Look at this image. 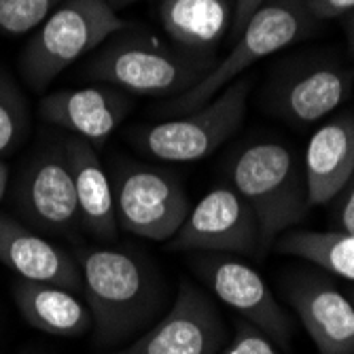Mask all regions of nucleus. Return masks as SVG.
Listing matches in <instances>:
<instances>
[{
    "label": "nucleus",
    "instance_id": "f257e3e1",
    "mask_svg": "<svg viewBox=\"0 0 354 354\" xmlns=\"http://www.w3.org/2000/svg\"><path fill=\"white\" fill-rule=\"evenodd\" d=\"M75 259L95 342L113 346L142 331L162 304L151 266L130 250L111 246H79Z\"/></svg>",
    "mask_w": 354,
    "mask_h": 354
},
{
    "label": "nucleus",
    "instance_id": "f03ea898",
    "mask_svg": "<svg viewBox=\"0 0 354 354\" xmlns=\"http://www.w3.org/2000/svg\"><path fill=\"white\" fill-rule=\"evenodd\" d=\"M232 189L248 204L259 227V254L297 227L310 212L304 168L293 151L280 142H254L230 166Z\"/></svg>",
    "mask_w": 354,
    "mask_h": 354
},
{
    "label": "nucleus",
    "instance_id": "7ed1b4c3",
    "mask_svg": "<svg viewBox=\"0 0 354 354\" xmlns=\"http://www.w3.org/2000/svg\"><path fill=\"white\" fill-rule=\"evenodd\" d=\"M125 28L111 0H66L47 15L26 43L19 68L28 87L45 91L59 73L100 49Z\"/></svg>",
    "mask_w": 354,
    "mask_h": 354
},
{
    "label": "nucleus",
    "instance_id": "20e7f679",
    "mask_svg": "<svg viewBox=\"0 0 354 354\" xmlns=\"http://www.w3.org/2000/svg\"><path fill=\"white\" fill-rule=\"evenodd\" d=\"M316 19L308 13L306 0H266L236 37L232 51L187 91L166 104L168 113L185 115L210 102L218 91L240 79L259 59L304 39Z\"/></svg>",
    "mask_w": 354,
    "mask_h": 354
},
{
    "label": "nucleus",
    "instance_id": "39448f33",
    "mask_svg": "<svg viewBox=\"0 0 354 354\" xmlns=\"http://www.w3.org/2000/svg\"><path fill=\"white\" fill-rule=\"evenodd\" d=\"M119 35V32H117ZM111 37L87 64V77L138 95H180L214 64L183 55L147 35Z\"/></svg>",
    "mask_w": 354,
    "mask_h": 354
},
{
    "label": "nucleus",
    "instance_id": "423d86ee",
    "mask_svg": "<svg viewBox=\"0 0 354 354\" xmlns=\"http://www.w3.org/2000/svg\"><path fill=\"white\" fill-rule=\"evenodd\" d=\"M250 87L252 79H236L204 106L149 125L138 134V147L155 159L174 164H191L208 157L238 132L246 117Z\"/></svg>",
    "mask_w": 354,
    "mask_h": 354
},
{
    "label": "nucleus",
    "instance_id": "0eeeda50",
    "mask_svg": "<svg viewBox=\"0 0 354 354\" xmlns=\"http://www.w3.org/2000/svg\"><path fill=\"white\" fill-rule=\"evenodd\" d=\"M111 185L117 225L132 236L170 242L191 212L185 187L164 170L127 164L111 176Z\"/></svg>",
    "mask_w": 354,
    "mask_h": 354
},
{
    "label": "nucleus",
    "instance_id": "6e6552de",
    "mask_svg": "<svg viewBox=\"0 0 354 354\" xmlns=\"http://www.w3.org/2000/svg\"><path fill=\"white\" fill-rule=\"evenodd\" d=\"M193 270L223 304L268 335L272 344L284 350L291 348L295 333L293 318L278 304L272 288L254 268L232 254L200 252L193 257Z\"/></svg>",
    "mask_w": 354,
    "mask_h": 354
},
{
    "label": "nucleus",
    "instance_id": "1a4fd4ad",
    "mask_svg": "<svg viewBox=\"0 0 354 354\" xmlns=\"http://www.w3.org/2000/svg\"><path fill=\"white\" fill-rule=\"evenodd\" d=\"M168 244L172 250L259 257V227L248 204L232 187L221 185L191 206Z\"/></svg>",
    "mask_w": 354,
    "mask_h": 354
},
{
    "label": "nucleus",
    "instance_id": "9d476101",
    "mask_svg": "<svg viewBox=\"0 0 354 354\" xmlns=\"http://www.w3.org/2000/svg\"><path fill=\"white\" fill-rule=\"evenodd\" d=\"M223 344L225 323L212 299L180 282L168 314L115 354H218Z\"/></svg>",
    "mask_w": 354,
    "mask_h": 354
},
{
    "label": "nucleus",
    "instance_id": "9b49d317",
    "mask_svg": "<svg viewBox=\"0 0 354 354\" xmlns=\"http://www.w3.org/2000/svg\"><path fill=\"white\" fill-rule=\"evenodd\" d=\"M17 202L24 216L47 234L73 236L81 227L73 170L62 145L43 151L28 164Z\"/></svg>",
    "mask_w": 354,
    "mask_h": 354
},
{
    "label": "nucleus",
    "instance_id": "f8f14e48",
    "mask_svg": "<svg viewBox=\"0 0 354 354\" xmlns=\"http://www.w3.org/2000/svg\"><path fill=\"white\" fill-rule=\"evenodd\" d=\"M320 354H354V304L320 274H295L282 284Z\"/></svg>",
    "mask_w": 354,
    "mask_h": 354
},
{
    "label": "nucleus",
    "instance_id": "ddd939ff",
    "mask_svg": "<svg viewBox=\"0 0 354 354\" xmlns=\"http://www.w3.org/2000/svg\"><path fill=\"white\" fill-rule=\"evenodd\" d=\"M41 117L93 145H104L130 113V100L113 85L51 91L41 100Z\"/></svg>",
    "mask_w": 354,
    "mask_h": 354
},
{
    "label": "nucleus",
    "instance_id": "4468645a",
    "mask_svg": "<svg viewBox=\"0 0 354 354\" xmlns=\"http://www.w3.org/2000/svg\"><path fill=\"white\" fill-rule=\"evenodd\" d=\"M0 263L19 280L45 282L83 293L81 270L75 257L59 244L39 236L0 212Z\"/></svg>",
    "mask_w": 354,
    "mask_h": 354
},
{
    "label": "nucleus",
    "instance_id": "2eb2a0df",
    "mask_svg": "<svg viewBox=\"0 0 354 354\" xmlns=\"http://www.w3.org/2000/svg\"><path fill=\"white\" fill-rule=\"evenodd\" d=\"M354 71L331 62L310 64L280 81L274 113L293 125L308 127L339 109L352 91Z\"/></svg>",
    "mask_w": 354,
    "mask_h": 354
},
{
    "label": "nucleus",
    "instance_id": "dca6fc26",
    "mask_svg": "<svg viewBox=\"0 0 354 354\" xmlns=\"http://www.w3.org/2000/svg\"><path fill=\"white\" fill-rule=\"evenodd\" d=\"M354 174V115L344 113L312 134L304 176L310 206L329 204Z\"/></svg>",
    "mask_w": 354,
    "mask_h": 354
},
{
    "label": "nucleus",
    "instance_id": "f3484780",
    "mask_svg": "<svg viewBox=\"0 0 354 354\" xmlns=\"http://www.w3.org/2000/svg\"><path fill=\"white\" fill-rule=\"evenodd\" d=\"M62 149L73 170L81 227L95 238L113 242L119 232L113 185L98 153L79 136L64 140Z\"/></svg>",
    "mask_w": 354,
    "mask_h": 354
},
{
    "label": "nucleus",
    "instance_id": "a211bd4d",
    "mask_svg": "<svg viewBox=\"0 0 354 354\" xmlns=\"http://www.w3.org/2000/svg\"><path fill=\"white\" fill-rule=\"evenodd\" d=\"M11 293L26 323L47 335L81 337L93 327L87 304L64 286L17 280Z\"/></svg>",
    "mask_w": 354,
    "mask_h": 354
},
{
    "label": "nucleus",
    "instance_id": "6ab92c4d",
    "mask_svg": "<svg viewBox=\"0 0 354 354\" xmlns=\"http://www.w3.org/2000/svg\"><path fill=\"white\" fill-rule=\"evenodd\" d=\"M227 0H162L159 19L168 37L187 49V53L204 57L223 39L232 26Z\"/></svg>",
    "mask_w": 354,
    "mask_h": 354
},
{
    "label": "nucleus",
    "instance_id": "aec40b11",
    "mask_svg": "<svg viewBox=\"0 0 354 354\" xmlns=\"http://www.w3.org/2000/svg\"><path fill=\"white\" fill-rule=\"evenodd\" d=\"M276 250L299 257L344 280H354V236L344 232L288 230L276 240Z\"/></svg>",
    "mask_w": 354,
    "mask_h": 354
},
{
    "label": "nucleus",
    "instance_id": "412c9836",
    "mask_svg": "<svg viewBox=\"0 0 354 354\" xmlns=\"http://www.w3.org/2000/svg\"><path fill=\"white\" fill-rule=\"evenodd\" d=\"M28 125V109L21 91L7 71H0V155L9 153Z\"/></svg>",
    "mask_w": 354,
    "mask_h": 354
},
{
    "label": "nucleus",
    "instance_id": "4be33fe9",
    "mask_svg": "<svg viewBox=\"0 0 354 354\" xmlns=\"http://www.w3.org/2000/svg\"><path fill=\"white\" fill-rule=\"evenodd\" d=\"M64 3L66 0H0V32L11 37L32 32Z\"/></svg>",
    "mask_w": 354,
    "mask_h": 354
},
{
    "label": "nucleus",
    "instance_id": "5701e85b",
    "mask_svg": "<svg viewBox=\"0 0 354 354\" xmlns=\"http://www.w3.org/2000/svg\"><path fill=\"white\" fill-rule=\"evenodd\" d=\"M223 354H278V350L268 335L246 320H240L232 344L225 348Z\"/></svg>",
    "mask_w": 354,
    "mask_h": 354
},
{
    "label": "nucleus",
    "instance_id": "b1692460",
    "mask_svg": "<svg viewBox=\"0 0 354 354\" xmlns=\"http://www.w3.org/2000/svg\"><path fill=\"white\" fill-rule=\"evenodd\" d=\"M329 204H331V221L335 232L354 236V174Z\"/></svg>",
    "mask_w": 354,
    "mask_h": 354
},
{
    "label": "nucleus",
    "instance_id": "393cba45",
    "mask_svg": "<svg viewBox=\"0 0 354 354\" xmlns=\"http://www.w3.org/2000/svg\"><path fill=\"white\" fill-rule=\"evenodd\" d=\"M308 13L318 19H335L354 11V0H306Z\"/></svg>",
    "mask_w": 354,
    "mask_h": 354
},
{
    "label": "nucleus",
    "instance_id": "a878e982",
    "mask_svg": "<svg viewBox=\"0 0 354 354\" xmlns=\"http://www.w3.org/2000/svg\"><path fill=\"white\" fill-rule=\"evenodd\" d=\"M266 0H236V7L232 13V37L236 41V37L242 32V28L248 24V19L254 15V11L259 9Z\"/></svg>",
    "mask_w": 354,
    "mask_h": 354
},
{
    "label": "nucleus",
    "instance_id": "bb28decb",
    "mask_svg": "<svg viewBox=\"0 0 354 354\" xmlns=\"http://www.w3.org/2000/svg\"><path fill=\"white\" fill-rule=\"evenodd\" d=\"M342 19H344V30H346V37H348V49L354 55V11H350Z\"/></svg>",
    "mask_w": 354,
    "mask_h": 354
},
{
    "label": "nucleus",
    "instance_id": "cd10ccee",
    "mask_svg": "<svg viewBox=\"0 0 354 354\" xmlns=\"http://www.w3.org/2000/svg\"><path fill=\"white\" fill-rule=\"evenodd\" d=\"M7 187H9V168L3 162H0V202L5 200Z\"/></svg>",
    "mask_w": 354,
    "mask_h": 354
},
{
    "label": "nucleus",
    "instance_id": "c85d7f7f",
    "mask_svg": "<svg viewBox=\"0 0 354 354\" xmlns=\"http://www.w3.org/2000/svg\"><path fill=\"white\" fill-rule=\"evenodd\" d=\"M348 297H350V301H352V304H354V286H352V288H350V293H348Z\"/></svg>",
    "mask_w": 354,
    "mask_h": 354
},
{
    "label": "nucleus",
    "instance_id": "c756f323",
    "mask_svg": "<svg viewBox=\"0 0 354 354\" xmlns=\"http://www.w3.org/2000/svg\"><path fill=\"white\" fill-rule=\"evenodd\" d=\"M119 5H125V3H132V0H117Z\"/></svg>",
    "mask_w": 354,
    "mask_h": 354
}]
</instances>
